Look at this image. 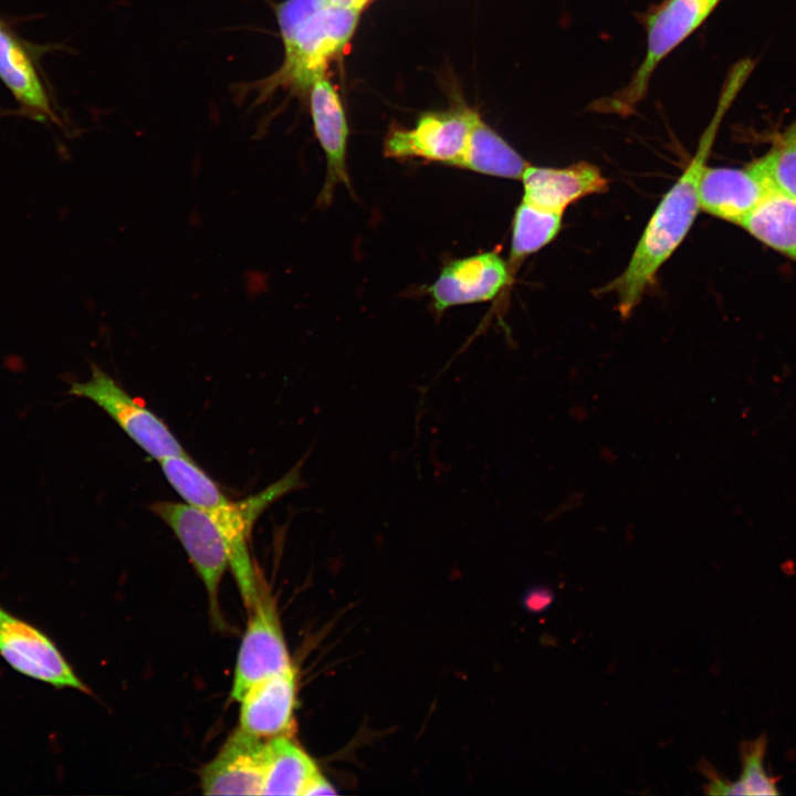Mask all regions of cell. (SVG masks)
I'll return each instance as SVG.
<instances>
[{"label": "cell", "mask_w": 796, "mask_h": 796, "mask_svg": "<svg viewBox=\"0 0 796 796\" xmlns=\"http://www.w3.org/2000/svg\"><path fill=\"white\" fill-rule=\"evenodd\" d=\"M772 191L775 190L758 159L744 168L705 166L699 184V207L740 226Z\"/></svg>", "instance_id": "10"}, {"label": "cell", "mask_w": 796, "mask_h": 796, "mask_svg": "<svg viewBox=\"0 0 796 796\" xmlns=\"http://www.w3.org/2000/svg\"><path fill=\"white\" fill-rule=\"evenodd\" d=\"M474 114V109L464 105L426 113L413 128L391 129L384 143V154L395 159L416 158L458 168Z\"/></svg>", "instance_id": "8"}, {"label": "cell", "mask_w": 796, "mask_h": 796, "mask_svg": "<svg viewBox=\"0 0 796 796\" xmlns=\"http://www.w3.org/2000/svg\"><path fill=\"white\" fill-rule=\"evenodd\" d=\"M527 161L475 112L458 168L492 177L521 179Z\"/></svg>", "instance_id": "18"}, {"label": "cell", "mask_w": 796, "mask_h": 796, "mask_svg": "<svg viewBox=\"0 0 796 796\" xmlns=\"http://www.w3.org/2000/svg\"><path fill=\"white\" fill-rule=\"evenodd\" d=\"M300 462L282 479L262 492L233 502L227 496L206 510L219 525L228 547L229 566L245 607L251 609L260 596L259 580L249 549L252 526L265 507L302 486Z\"/></svg>", "instance_id": "3"}, {"label": "cell", "mask_w": 796, "mask_h": 796, "mask_svg": "<svg viewBox=\"0 0 796 796\" xmlns=\"http://www.w3.org/2000/svg\"><path fill=\"white\" fill-rule=\"evenodd\" d=\"M522 201L542 210L564 214L575 201L606 192L608 179L600 169L579 161L565 168L527 166L521 177Z\"/></svg>", "instance_id": "14"}, {"label": "cell", "mask_w": 796, "mask_h": 796, "mask_svg": "<svg viewBox=\"0 0 796 796\" xmlns=\"http://www.w3.org/2000/svg\"><path fill=\"white\" fill-rule=\"evenodd\" d=\"M0 80L35 115L53 117L49 96L24 45L0 23Z\"/></svg>", "instance_id": "17"}, {"label": "cell", "mask_w": 796, "mask_h": 796, "mask_svg": "<svg viewBox=\"0 0 796 796\" xmlns=\"http://www.w3.org/2000/svg\"><path fill=\"white\" fill-rule=\"evenodd\" d=\"M360 12L325 4L304 20L290 35L282 39L284 59L281 66L258 82L261 97L279 87L310 90L313 82L325 75L328 63L343 53L349 43Z\"/></svg>", "instance_id": "2"}, {"label": "cell", "mask_w": 796, "mask_h": 796, "mask_svg": "<svg viewBox=\"0 0 796 796\" xmlns=\"http://www.w3.org/2000/svg\"><path fill=\"white\" fill-rule=\"evenodd\" d=\"M562 218L561 213L521 201L513 218L511 249L506 261L512 281L523 260L547 245L557 235Z\"/></svg>", "instance_id": "20"}, {"label": "cell", "mask_w": 796, "mask_h": 796, "mask_svg": "<svg viewBox=\"0 0 796 796\" xmlns=\"http://www.w3.org/2000/svg\"><path fill=\"white\" fill-rule=\"evenodd\" d=\"M73 396L90 399L102 408L146 453L160 461L186 455L182 446L166 423L129 396L107 373L92 365L85 381H73Z\"/></svg>", "instance_id": "4"}, {"label": "cell", "mask_w": 796, "mask_h": 796, "mask_svg": "<svg viewBox=\"0 0 796 796\" xmlns=\"http://www.w3.org/2000/svg\"><path fill=\"white\" fill-rule=\"evenodd\" d=\"M265 741L238 729L201 769L205 795H261Z\"/></svg>", "instance_id": "12"}, {"label": "cell", "mask_w": 796, "mask_h": 796, "mask_svg": "<svg viewBox=\"0 0 796 796\" xmlns=\"http://www.w3.org/2000/svg\"><path fill=\"white\" fill-rule=\"evenodd\" d=\"M310 108L317 140L326 157V176L318 205H329L338 184L350 189L346 154L348 124L341 98L325 75L310 87Z\"/></svg>", "instance_id": "13"}, {"label": "cell", "mask_w": 796, "mask_h": 796, "mask_svg": "<svg viewBox=\"0 0 796 796\" xmlns=\"http://www.w3.org/2000/svg\"><path fill=\"white\" fill-rule=\"evenodd\" d=\"M295 699L294 669L255 683L240 700L239 729L262 740L291 735Z\"/></svg>", "instance_id": "15"}, {"label": "cell", "mask_w": 796, "mask_h": 796, "mask_svg": "<svg viewBox=\"0 0 796 796\" xmlns=\"http://www.w3.org/2000/svg\"><path fill=\"white\" fill-rule=\"evenodd\" d=\"M720 0H667L647 22L646 56L628 85L605 105L627 113L645 96L658 64L710 15Z\"/></svg>", "instance_id": "5"}, {"label": "cell", "mask_w": 796, "mask_h": 796, "mask_svg": "<svg viewBox=\"0 0 796 796\" xmlns=\"http://www.w3.org/2000/svg\"><path fill=\"white\" fill-rule=\"evenodd\" d=\"M0 656L23 675L56 689L72 688L90 693L46 633L1 606Z\"/></svg>", "instance_id": "7"}, {"label": "cell", "mask_w": 796, "mask_h": 796, "mask_svg": "<svg viewBox=\"0 0 796 796\" xmlns=\"http://www.w3.org/2000/svg\"><path fill=\"white\" fill-rule=\"evenodd\" d=\"M706 792L711 795H746L745 789L740 781L727 782L720 777L709 776Z\"/></svg>", "instance_id": "25"}, {"label": "cell", "mask_w": 796, "mask_h": 796, "mask_svg": "<svg viewBox=\"0 0 796 796\" xmlns=\"http://www.w3.org/2000/svg\"><path fill=\"white\" fill-rule=\"evenodd\" d=\"M326 4L325 0H285L276 7L282 39L290 35L304 20Z\"/></svg>", "instance_id": "23"}, {"label": "cell", "mask_w": 796, "mask_h": 796, "mask_svg": "<svg viewBox=\"0 0 796 796\" xmlns=\"http://www.w3.org/2000/svg\"><path fill=\"white\" fill-rule=\"evenodd\" d=\"M326 4L362 12L371 0H325Z\"/></svg>", "instance_id": "26"}, {"label": "cell", "mask_w": 796, "mask_h": 796, "mask_svg": "<svg viewBox=\"0 0 796 796\" xmlns=\"http://www.w3.org/2000/svg\"><path fill=\"white\" fill-rule=\"evenodd\" d=\"M149 509L172 530L184 546L206 587L212 619L221 624L218 593L229 556L219 525L209 513L188 503L159 501Z\"/></svg>", "instance_id": "6"}, {"label": "cell", "mask_w": 796, "mask_h": 796, "mask_svg": "<svg viewBox=\"0 0 796 796\" xmlns=\"http://www.w3.org/2000/svg\"><path fill=\"white\" fill-rule=\"evenodd\" d=\"M555 596L552 589L545 586L531 588L524 597V606L531 612H543L554 603Z\"/></svg>", "instance_id": "24"}, {"label": "cell", "mask_w": 796, "mask_h": 796, "mask_svg": "<svg viewBox=\"0 0 796 796\" xmlns=\"http://www.w3.org/2000/svg\"><path fill=\"white\" fill-rule=\"evenodd\" d=\"M740 226L756 240L796 261V201L772 191Z\"/></svg>", "instance_id": "19"}, {"label": "cell", "mask_w": 796, "mask_h": 796, "mask_svg": "<svg viewBox=\"0 0 796 796\" xmlns=\"http://www.w3.org/2000/svg\"><path fill=\"white\" fill-rule=\"evenodd\" d=\"M294 669L272 599L260 591L249 610L247 629L240 645L231 699L240 702L255 683Z\"/></svg>", "instance_id": "9"}, {"label": "cell", "mask_w": 796, "mask_h": 796, "mask_svg": "<svg viewBox=\"0 0 796 796\" xmlns=\"http://www.w3.org/2000/svg\"><path fill=\"white\" fill-rule=\"evenodd\" d=\"M718 124L719 117H715L691 163L661 199L624 272L603 289L616 295L622 317H628L640 303L658 270L681 244L695 220L700 209L699 184Z\"/></svg>", "instance_id": "1"}, {"label": "cell", "mask_w": 796, "mask_h": 796, "mask_svg": "<svg viewBox=\"0 0 796 796\" xmlns=\"http://www.w3.org/2000/svg\"><path fill=\"white\" fill-rule=\"evenodd\" d=\"M757 159L773 189L796 201V119L776 136L769 150Z\"/></svg>", "instance_id": "21"}, {"label": "cell", "mask_w": 796, "mask_h": 796, "mask_svg": "<svg viewBox=\"0 0 796 796\" xmlns=\"http://www.w3.org/2000/svg\"><path fill=\"white\" fill-rule=\"evenodd\" d=\"M326 783L315 762L290 735L265 741L261 795H302L320 793Z\"/></svg>", "instance_id": "16"}, {"label": "cell", "mask_w": 796, "mask_h": 796, "mask_svg": "<svg viewBox=\"0 0 796 796\" xmlns=\"http://www.w3.org/2000/svg\"><path fill=\"white\" fill-rule=\"evenodd\" d=\"M511 282L506 261L490 251L448 263L428 287V294L436 311L443 312L490 301Z\"/></svg>", "instance_id": "11"}, {"label": "cell", "mask_w": 796, "mask_h": 796, "mask_svg": "<svg viewBox=\"0 0 796 796\" xmlns=\"http://www.w3.org/2000/svg\"><path fill=\"white\" fill-rule=\"evenodd\" d=\"M767 739L764 734L744 742L741 745L743 771L740 777L746 795L769 796L777 795V779L771 776L765 767Z\"/></svg>", "instance_id": "22"}]
</instances>
